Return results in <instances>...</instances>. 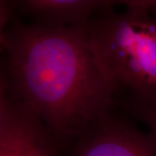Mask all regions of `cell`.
<instances>
[{"label": "cell", "mask_w": 156, "mask_h": 156, "mask_svg": "<svg viewBox=\"0 0 156 156\" xmlns=\"http://www.w3.org/2000/svg\"><path fill=\"white\" fill-rule=\"evenodd\" d=\"M8 81L1 86L53 134L68 138L108 122L115 87L101 66L89 25L16 26L1 32Z\"/></svg>", "instance_id": "1"}, {"label": "cell", "mask_w": 156, "mask_h": 156, "mask_svg": "<svg viewBox=\"0 0 156 156\" xmlns=\"http://www.w3.org/2000/svg\"><path fill=\"white\" fill-rule=\"evenodd\" d=\"M98 61L115 87L132 89L156 107V22L150 16L126 11L89 25Z\"/></svg>", "instance_id": "2"}, {"label": "cell", "mask_w": 156, "mask_h": 156, "mask_svg": "<svg viewBox=\"0 0 156 156\" xmlns=\"http://www.w3.org/2000/svg\"><path fill=\"white\" fill-rule=\"evenodd\" d=\"M0 93V156H58L44 122L3 86Z\"/></svg>", "instance_id": "3"}, {"label": "cell", "mask_w": 156, "mask_h": 156, "mask_svg": "<svg viewBox=\"0 0 156 156\" xmlns=\"http://www.w3.org/2000/svg\"><path fill=\"white\" fill-rule=\"evenodd\" d=\"M76 156H156V134L106 122L80 146Z\"/></svg>", "instance_id": "4"}, {"label": "cell", "mask_w": 156, "mask_h": 156, "mask_svg": "<svg viewBox=\"0 0 156 156\" xmlns=\"http://www.w3.org/2000/svg\"><path fill=\"white\" fill-rule=\"evenodd\" d=\"M114 3L101 0H28L22 5L25 11L45 23L44 25L67 27L86 24L85 21L92 12Z\"/></svg>", "instance_id": "5"}, {"label": "cell", "mask_w": 156, "mask_h": 156, "mask_svg": "<svg viewBox=\"0 0 156 156\" xmlns=\"http://www.w3.org/2000/svg\"><path fill=\"white\" fill-rule=\"evenodd\" d=\"M120 3L127 7V11L149 16L154 14L156 16V0H126Z\"/></svg>", "instance_id": "6"}, {"label": "cell", "mask_w": 156, "mask_h": 156, "mask_svg": "<svg viewBox=\"0 0 156 156\" xmlns=\"http://www.w3.org/2000/svg\"><path fill=\"white\" fill-rule=\"evenodd\" d=\"M140 115H141L145 122L148 124L151 131L156 134V107L144 105L140 111Z\"/></svg>", "instance_id": "7"}, {"label": "cell", "mask_w": 156, "mask_h": 156, "mask_svg": "<svg viewBox=\"0 0 156 156\" xmlns=\"http://www.w3.org/2000/svg\"><path fill=\"white\" fill-rule=\"evenodd\" d=\"M1 15H0V23H1V30H3V27L6 24V23L8 21L9 17H10V8L8 7V5L6 4V2L1 1Z\"/></svg>", "instance_id": "8"}]
</instances>
